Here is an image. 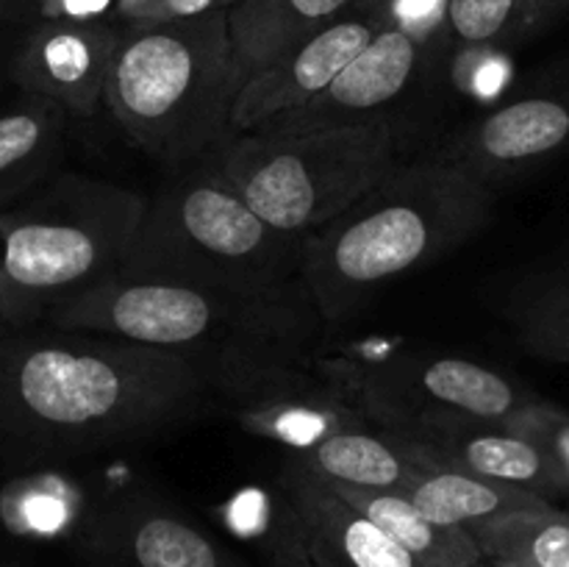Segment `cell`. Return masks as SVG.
<instances>
[{
  "mask_svg": "<svg viewBox=\"0 0 569 567\" xmlns=\"http://www.w3.org/2000/svg\"><path fill=\"white\" fill-rule=\"evenodd\" d=\"M44 328L0 337V431L28 459L150 442L226 400L217 372L192 356Z\"/></svg>",
  "mask_w": 569,
  "mask_h": 567,
  "instance_id": "obj_1",
  "label": "cell"
},
{
  "mask_svg": "<svg viewBox=\"0 0 569 567\" xmlns=\"http://www.w3.org/2000/svg\"><path fill=\"white\" fill-rule=\"evenodd\" d=\"M42 326L192 356L217 372L226 400L244 411L315 384L303 365L326 320L315 298H261L114 276L56 306Z\"/></svg>",
  "mask_w": 569,
  "mask_h": 567,
  "instance_id": "obj_2",
  "label": "cell"
},
{
  "mask_svg": "<svg viewBox=\"0 0 569 567\" xmlns=\"http://www.w3.org/2000/svg\"><path fill=\"white\" fill-rule=\"evenodd\" d=\"M492 215V183L433 153L403 161L353 206L303 237L311 298L326 326L378 289L470 242Z\"/></svg>",
  "mask_w": 569,
  "mask_h": 567,
  "instance_id": "obj_3",
  "label": "cell"
},
{
  "mask_svg": "<svg viewBox=\"0 0 569 567\" xmlns=\"http://www.w3.org/2000/svg\"><path fill=\"white\" fill-rule=\"evenodd\" d=\"M248 78L228 9L128 28L106 81V109L144 153L183 167L233 137V106Z\"/></svg>",
  "mask_w": 569,
  "mask_h": 567,
  "instance_id": "obj_4",
  "label": "cell"
},
{
  "mask_svg": "<svg viewBox=\"0 0 569 567\" xmlns=\"http://www.w3.org/2000/svg\"><path fill=\"white\" fill-rule=\"evenodd\" d=\"M120 276L311 298L303 237L270 226L209 159L150 195Z\"/></svg>",
  "mask_w": 569,
  "mask_h": 567,
  "instance_id": "obj_5",
  "label": "cell"
},
{
  "mask_svg": "<svg viewBox=\"0 0 569 567\" xmlns=\"http://www.w3.org/2000/svg\"><path fill=\"white\" fill-rule=\"evenodd\" d=\"M148 198L100 178H53L0 211V322L42 326L64 300L120 276Z\"/></svg>",
  "mask_w": 569,
  "mask_h": 567,
  "instance_id": "obj_6",
  "label": "cell"
},
{
  "mask_svg": "<svg viewBox=\"0 0 569 567\" xmlns=\"http://www.w3.org/2000/svg\"><path fill=\"white\" fill-rule=\"evenodd\" d=\"M209 161L270 226L295 237L331 222L403 165L400 133L383 115L333 131L233 133Z\"/></svg>",
  "mask_w": 569,
  "mask_h": 567,
  "instance_id": "obj_7",
  "label": "cell"
},
{
  "mask_svg": "<svg viewBox=\"0 0 569 567\" xmlns=\"http://www.w3.org/2000/svg\"><path fill=\"white\" fill-rule=\"evenodd\" d=\"M361 404L389 431L415 434L437 417L506 422L533 404L515 381L470 359L403 354L361 378Z\"/></svg>",
  "mask_w": 569,
  "mask_h": 567,
  "instance_id": "obj_8",
  "label": "cell"
},
{
  "mask_svg": "<svg viewBox=\"0 0 569 567\" xmlns=\"http://www.w3.org/2000/svg\"><path fill=\"white\" fill-rule=\"evenodd\" d=\"M78 537L92 567H237L211 534L142 487L100 495Z\"/></svg>",
  "mask_w": 569,
  "mask_h": 567,
  "instance_id": "obj_9",
  "label": "cell"
},
{
  "mask_svg": "<svg viewBox=\"0 0 569 567\" xmlns=\"http://www.w3.org/2000/svg\"><path fill=\"white\" fill-rule=\"evenodd\" d=\"M420 59V39L403 28L383 26L378 37L322 92L295 109L281 111L248 133L289 137V133L333 131L381 117L383 109L406 92Z\"/></svg>",
  "mask_w": 569,
  "mask_h": 567,
  "instance_id": "obj_10",
  "label": "cell"
},
{
  "mask_svg": "<svg viewBox=\"0 0 569 567\" xmlns=\"http://www.w3.org/2000/svg\"><path fill=\"white\" fill-rule=\"evenodd\" d=\"M276 484L315 567H422L376 520L295 456L283 459Z\"/></svg>",
  "mask_w": 569,
  "mask_h": 567,
  "instance_id": "obj_11",
  "label": "cell"
},
{
  "mask_svg": "<svg viewBox=\"0 0 569 567\" xmlns=\"http://www.w3.org/2000/svg\"><path fill=\"white\" fill-rule=\"evenodd\" d=\"M383 26L387 22L378 11H348L283 50L270 64L259 67L233 106V133L256 131L261 122L322 92L378 37Z\"/></svg>",
  "mask_w": 569,
  "mask_h": 567,
  "instance_id": "obj_12",
  "label": "cell"
},
{
  "mask_svg": "<svg viewBox=\"0 0 569 567\" xmlns=\"http://www.w3.org/2000/svg\"><path fill=\"white\" fill-rule=\"evenodd\" d=\"M569 150V81L506 100L467 131L456 133L439 153L481 181L528 172Z\"/></svg>",
  "mask_w": 569,
  "mask_h": 567,
  "instance_id": "obj_13",
  "label": "cell"
},
{
  "mask_svg": "<svg viewBox=\"0 0 569 567\" xmlns=\"http://www.w3.org/2000/svg\"><path fill=\"white\" fill-rule=\"evenodd\" d=\"M417 459L428 470H461L489 481L515 484L553 498L567 493L565 478L533 439L511 431L506 422L472 417H437L415 434Z\"/></svg>",
  "mask_w": 569,
  "mask_h": 567,
  "instance_id": "obj_14",
  "label": "cell"
},
{
  "mask_svg": "<svg viewBox=\"0 0 569 567\" xmlns=\"http://www.w3.org/2000/svg\"><path fill=\"white\" fill-rule=\"evenodd\" d=\"M120 33L98 20H50L28 37L14 76L28 94L89 117L106 106V81Z\"/></svg>",
  "mask_w": 569,
  "mask_h": 567,
  "instance_id": "obj_15",
  "label": "cell"
},
{
  "mask_svg": "<svg viewBox=\"0 0 569 567\" xmlns=\"http://www.w3.org/2000/svg\"><path fill=\"white\" fill-rule=\"evenodd\" d=\"M298 461L326 481L359 489H409L428 467L417 459L415 439L406 434H372L356 428L328 434L306 448L292 450Z\"/></svg>",
  "mask_w": 569,
  "mask_h": 567,
  "instance_id": "obj_16",
  "label": "cell"
},
{
  "mask_svg": "<svg viewBox=\"0 0 569 567\" xmlns=\"http://www.w3.org/2000/svg\"><path fill=\"white\" fill-rule=\"evenodd\" d=\"M331 484L345 500L376 520L389 537L403 545L422 567H478L483 554L467 528L442 526L417 509L403 493L395 489H359L348 484Z\"/></svg>",
  "mask_w": 569,
  "mask_h": 567,
  "instance_id": "obj_17",
  "label": "cell"
},
{
  "mask_svg": "<svg viewBox=\"0 0 569 567\" xmlns=\"http://www.w3.org/2000/svg\"><path fill=\"white\" fill-rule=\"evenodd\" d=\"M406 498L442 526L476 528L515 511L550 509V500L515 484L489 481L461 470H428L403 489Z\"/></svg>",
  "mask_w": 569,
  "mask_h": 567,
  "instance_id": "obj_18",
  "label": "cell"
},
{
  "mask_svg": "<svg viewBox=\"0 0 569 567\" xmlns=\"http://www.w3.org/2000/svg\"><path fill=\"white\" fill-rule=\"evenodd\" d=\"M350 3L353 0H239L228 9L233 48L253 76L300 39L348 14Z\"/></svg>",
  "mask_w": 569,
  "mask_h": 567,
  "instance_id": "obj_19",
  "label": "cell"
},
{
  "mask_svg": "<svg viewBox=\"0 0 569 567\" xmlns=\"http://www.w3.org/2000/svg\"><path fill=\"white\" fill-rule=\"evenodd\" d=\"M483 559L515 567H569V515L550 509L515 511L470 528Z\"/></svg>",
  "mask_w": 569,
  "mask_h": 567,
  "instance_id": "obj_20",
  "label": "cell"
},
{
  "mask_svg": "<svg viewBox=\"0 0 569 567\" xmlns=\"http://www.w3.org/2000/svg\"><path fill=\"white\" fill-rule=\"evenodd\" d=\"M64 109L28 94L26 103L0 115V195L28 187L53 161Z\"/></svg>",
  "mask_w": 569,
  "mask_h": 567,
  "instance_id": "obj_21",
  "label": "cell"
},
{
  "mask_svg": "<svg viewBox=\"0 0 569 567\" xmlns=\"http://www.w3.org/2000/svg\"><path fill=\"white\" fill-rule=\"evenodd\" d=\"M509 311L533 354L569 361V267L526 284Z\"/></svg>",
  "mask_w": 569,
  "mask_h": 567,
  "instance_id": "obj_22",
  "label": "cell"
},
{
  "mask_svg": "<svg viewBox=\"0 0 569 567\" xmlns=\"http://www.w3.org/2000/svg\"><path fill=\"white\" fill-rule=\"evenodd\" d=\"M448 26L465 48H492L533 20L528 0H448Z\"/></svg>",
  "mask_w": 569,
  "mask_h": 567,
  "instance_id": "obj_23",
  "label": "cell"
},
{
  "mask_svg": "<svg viewBox=\"0 0 569 567\" xmlns=\"http://www.w3.org/2000/svg\"><path fill=\"white\" fill-rule=\"evenodd\" d=\"M511 431L522 434V437L533 439L539 448L548 454L553 461L556 470L565 478V487L569 493V415L567 411L556 409V406L533 400L526 409L517 411L511 420H506Z\"/></svg>",
  "mask_w": 569,
  "mask_h": 567,
  "instance_id": "obj_24",
  "label": "cell"
},
{
  "mask_svg": "<svg viewBox=\"0 0 569 567\" xmlns=\"http://www.w3.org/2000/svg\"><path fill=\"white\" fill-rule=\"evenodd\" d=\"M237 0H114V14L131 28L156 26V22L187 20L214 9H231Z\"/></svg>",
  "mask_w": 569,
  "mask_h": 567,
  "instance_id": "obj_25",
  "label": "cell"
},
{
  "mask_svg": "<svg viewBox=\"0 0 569 567\" xmlns=\"http://www.w3.org/2000/svg\"><path fill=\"white\" fill-rule=\"evenodd\" d=\"M465 50H470L476 64H465V61L459 64L461 89L470 92L472 98L478 100H492L495 94L506 87V81H509L511 76L509 64H506L503 56L495 53L492 48H465Z\"/></svg>",
  "mask_w": 569,
  "mask_h": 567,
  "instance_id": "obj_26",
  "label": "cell"
},
{
  "mask_svg": "<svg viewBox=\"0 0 569 567\" xmlns=\"http://www.w3.org/2000/svg\"><path fill=\"white\" fill-rule=\"evenodd\" d=\"M442 20L448 22V0H392V20L387 26L403 28L422 42Z\"/></svg>",
  "mask_w": 569,
  "mask_h": 567,
  "instance_id": "obj_27",
  "label": "cell"
},
{
  "mask_svg": "<svg viewBox=\"0 0 569 567\" xmlns=\"http://www.w3.org/2000/svg\"><path fill=\"white\" fill-rule=\"evenodd\" d=\"M50 20H98L114 11V0H42Z\"/></svg>",
  "mask_w": 569,
  "mask_h": 567,
  "instance_id": "obj_28",
  "label": "cell"
},
{
  "mask_svg": "<svg viewBox=\"0 0 569 567\" xmlns=\"http://www.w3.org/2000/svg\"><path fill=\"white\" fill-rule=\"evenodd\" d=\"M567 3H569V0H528V9H531L533 26L550 20V17H553L559 9H565Z\"/></svg>",
  "mask_w": 569,
  "mask_h": 567,
  "instance_id": "obj_29",
  "label": "cell"
},
{
  "mask_svg": "<svg viewBox=\"0 0 569 567\" xmlns=\"http://www.w3.org/2000/svg\"><path fill=\"white\" fill-rule=\"evenodd\" d=\"M492 567H515V565H506V561H492Z\"/></svg>",
  "mask_w": 569,
  "mask_h": 567,
  "instance_id": "obj_30",
  "label": "cell"
},
{
  "mask_svg": "<svg viewBox=\"0 0 569 567\" xmlns=\"http://www.w3.org/2000/svg\"><path fill=\"white\" fill-rule=\"evenodd\" d=\"M3 9H6V3H3V0H0V14H3Z\"/></svg>",
  "mask_w": 569,
  "mask_h": 567,
  "instance_id": "obj_31",
  "label": "cell"
},
{
  "mask_svg": "<svg viewBox=\"0 0 569 567\" xmlns=\"http://www.w3.org/2000/svg\"><path fill=\"white\" fill-rule=\"evenodd\" d=\"M237 3H239V0H237Z\"/></svg>",
  "mask_w": 569,
  "mask_h": 567,
  "instance_id": "obj_32",
  "label": "cell"
}]
</instances>
